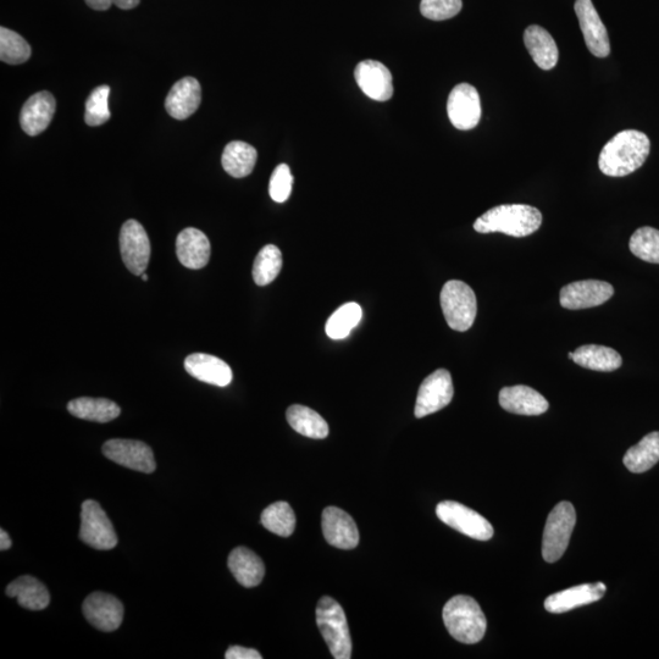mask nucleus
<instances>
[{
  "label": "nucleus",
  "instance_id": "obj_1",
  "mask_svg": "<svg viewBox=\"0 0 659 659\" xmlns=\"http://www.w3.org/2000/svg\"><path fill=\"white\" fill-rule=\"evenodd\" d=\"M650 149L651 142L644 132L625 130L619 132L603 147L598 158V166L607 176H627L645 164Z\"/></svg>",
  "mask_w": 659,
  "mask_h": 659
},
{
  "label": "nucleus",
  "instance_id": "obj_2",
  "mask_svg": "<svg viewBox=\"0 0 659 659\" xmlns=\"http://www.w3.org/2000/svg\"><path fill=\"white\" fill-rule=\"evenodd\" d=\"M542 214L539 209L526 204H505L487 210L474 223V229L479 234H494L501 232L512 237L533 235L540 229Z\"/></svg>",
  "mask_w": 659,
  "mask_h": 659
},
{
  "label": "nucleus",
  "instance_id": "obj_3",
  "mask_svg": "<svg viewBox=\"0 0 659 659\" xmlns=\"http://www.w3.org/2000/svg\"><path fill=\"white\" fill-rule=\"evenodd\" d=\"M442 617L448 633L462 644L474 645L483 640L487 620L473 597L454 596L443 607Z\"/></svg>",
  "mask_w": 659,
  "mask_h": 659
},
{
  "label": "nucleus",
  "instance_id": "obj_4",
  "mask_svg": "<svg viewBox=\"0 0 659 659\" xmlns=\"http://www.w3.org/2000/svg\"><path fill=\"white\" fill-rule=\"evenodd\" d=\"M317 624L332 657L350 659L352 657L350 628L345 611L334 598L325 596L318 602Z\"/></svg>",
  "mask_w": 659,
  "mask_h": 659
},
{
  "label": "nucleus",
  "instance_id": "obj_5",
  "mask_svg": "<svg viewBox=\"0 0 659 659\" xmlns=\"http://www.w3.org/2000/svg\"><path fill=\"white\" fill-rule=\"evenodd\" d=\"M440 299L443 315L452 330L464 332L472 328L478 313V302L472 287L463 281H448L443 286Z\"/></svg>",
  "mask_w": 659,
  "mask_h": 659
},
{
  "label": "nucleus",
  "instance_id": "obj_6",
  "mask_svg": "<svg viewBox=\"0 0 659 659\" xmlns=\"http://www.w3.org/2000/svg\"><path fill=\"white\" fill-rule=\"evenodd\" d=\"M577 524V513L570 502H561L548 515L544 540H542V557L548 563L559 561L566 553L570 537Z\"/></svg>",
  "mask_w": 659,
  "mask_h": 659
},
{
  "label": "nucleus",
  "instance_id": "obj_7",
  "mask_svg": "<svg viewBox=\"0 0 659 659\" xmlns=\"http://www.w3.org/2000/svg\"><path fill=\"white\" fill-rule=\"evenodd\" d=\"M436 514L442 523L470 539L487 541L494 536V528L489 520L461 503L443 501L436 507Z\"/></svg>",
  "mask_w": 659,
  "mask_h": 659
},
{
  "label": "nucleus",
  "instance_id": "obj_8",
  "mask_svg": "<svg viewBox=\"0 0 659 659\" xmlns=\"http://www.w3.org/2000/svg\"><path fill=\"white\" fill-rule=\"evenodd\" d=\"M80 539L96 550H113L118 545L114 526L96 501L82 503Z\"/></svg>",
  "mask_w": 659,
  "mask_h": 659
},
{
  "label": "nucleus",
  "instance_id": "obj_9",
  "mask_svg": "<svg viewBox=\"0 0 659 659\" xmlns=\"http://www.w3.org/2000/svg\"><path fill=\"white\" fill-rule=\"evenodd\" d=\"M120 252L126 268L132 274L142 276L151 259V242L137 220H127L120 231Z\"/></svg>",
  "mask_w": 659,
  "mask_h": 659
},
{
  "label": "nucleus",
  "instance_id": "obj_10",
  "mask_svg": "<svg viewBox=\"0 0 659 659\" xmlns=\"http://www.w3.org/2000/svg\"><path fill=\"white\" fill-rule=\"evenodd\" d=\"M453 395L454 387L450 371L446 369L434 371L420 386L415 403V417L422 419L441 411L451 403Z\"/></svg>",
  "mask_w": 659,
  "mask_h": 659
},
{
  "label": "nucleus",
  "instance_id": "obj_11",
  "mask_svg": "<svg viewBox=\"0 0 659 659\" xmlns=\"http://www.w3.org/2000/svg\"><path fill=\"white\" fill-rule=\"evenodd\" d=\"M447 113L451 123L461 131L473 130L481 118L480 96L469 83H461L453 88L448 97Z\"/></svg>",
  "mask_w": 659,
  "mask_h": 659
},
{
  "label": "nucleus",
  "instance_id": "obj_12",
  "mask_svg": "<svg viewBox=\"0 0 659 659\" xmlns=\"http://www.w3.org/2000/svg\"><path fill=\"white\" fill-rule=\"evenodd\" d=\"M103 454L110 461L136 470V472L151 474L154 472L155 467H157L152 448L141 441L109 440L104 443Z\"/></svg>",
  "mask_w": 659,
  "mask_h": 659
},
{
  "label": "nucleus",
  "instance_id": "obj_13",
  "mask_svg": "<svg viewBox=\"0 0 659 659\" xmlns=\"http://www.w3.org/2000/svg\"><path fill=\"white\" fill-rule=\"evenodd\" d=\"M613 295V286L608 282L585 280L564 286L559 295V301L563 308L579 310L601 306Z\"/></svg>",
  "mask_w": 659,
  "mask_h": 659
},
{
  "label": "nucleus",
  "instance_id": "obj_14",
  "mask_svg": "<svg viewBox=\"0 0 659 659\" xmlns=\"http://www.w3.org/2000/svg\"><path fill=\"white\" fill-rule=\"evenodd\" d=\"M83 616L94 628L112 633L119 629L124 619V606L118 598L104 592H94L82 606Z\"/></svg>",
  "mask_w": 659,
  "mask_h": 659
},
{
  "label": "nucleus",
  "instance_id": "obj_15",
  "mask_svg": "<svg viewBox=\"0 0 659 659\" xmlns=\"http://www.w3.org/2000/svg\"><path fill=\"white\" fill-rule=\"evenodd\" d=\"M581 32L591 54L597 58H606L611 53L608 32L591 0H577L574 5Z\"/></svg>",
  "mask_w": 659,
  "mask_h": 659
},
{
  "label": "nucleus",
  "instance_id": "obj_16",
  "mask_svg": "<svg viewBox=\"0 0 659 659\" xmlns=\"http://www.w3.org/2000/svg\"><path fill=\"white\" fill-rule=\"evenodd\" d=\"M325 540L341 550H353L359 544V531L350 514L337 507L324 509L321 519Z\"/></svg>",
  "mask_w": 659,
  "mask_h": 659
},
{
  "label": "nucleus",
  "instance_id": "obj_17",
  "mask_svg": "<svg viewBox=\"0 0 659 659\" xmlns=\"http://www.w3.org/2000/svg\"><path fill=\"white\" fill-rule=\"evenodd\" d=\"M354 77L365 96L376 102H387L393 96L390 70L376 60H364L357 65Z\"/></svg>",
  "mask_w": 659,
  "mask_h": 659
},
{
  "label": "nucleus",
  "instance_id": "obj_18",
  "mask_svg": "<svg viewBox=\"0 0 659 659\" xmlns=\"http://www.w3.org/2000/svg\"><path fill=\"white\" fill-rule=\"evenodd\" d=\"M201 102V83L195 77H185L171 88L165 99V109L171 118L186 120L197 112Z\"/></svg>",
  "mask_w": 659,
  "mask_h": 659
},
{
  "label": "nucleus",
  "instance_id": "obj_19",
  "mask_svg": "<svg viewBox=\"0 0 659 659\" xmlns=\"http://www.w3.org/2000/svg\"><path fill=\"white\" fill-rule=\"evenodd\" d=\"M57 103L51 92L42 91L33 94L22 107L20 124L29 136H37L47 130L54 118Z\"/></svg>",
  "mask_w": 659,
  "mask_h": 659
},
{
  "label": "nucleus",
  "instance_id": "obj_20",
  "mask_svg": "<svg viewBox=\"0 0 659 659\" xmlns=\"http://www.w3.org/2000/svg\"><path fill=\"white\" fill-rule=\"evenodd\" d=\"M607 587L602 583L584 584L570 587L547 598L545 608L553 614L567 613L575 608L600 601L606 594Z\"/></svg>",
  "mask_w": 659,
  "mask_h": 659
},
{
  "label": "nucleus",
  "instance_id": "obj_21",
  "mask_svg": "<svg viewBox=\"0 0 659 659\" xmlns=\"http://www.w3.org/2000/svg\"><path fill=\"white\" fill-rule=\"evenodd\" d=\"M212 253L208 237L195 227L181 231L176 240V254L184 267L198 270L206 267Z\"/></svg>",
  "mask_w": 659,
  "mask_h": 659
},
{
  "label": "nucleus",
  "instance_id": "obj_22",
  "mask_svg": "<svg viewBox=\"0 0 659 659\" xmlns=\"http://www.w3.org/2000/svg\"><path fill=\"white\" fill-rule=\"evenodd\" d=\"M185 369L193 378L210 385L226 387L232 381L229 364L210 354H191L185 359Z\"/></svg>",
  "mask_w": 659,
  "mask_h": 659
},
{
  "label": "nucleus",
  "instance_id": "obj_23",
  "mask_svg": "<svg viewBox=\"0 0 659 659\" xmlns=\"http://www.w3.org/2000/svg\"><path fill=\"white\" fill-rule=\"evenodd\" d=\"M500 404L505 411L519 415H541L546 413L550 407L541 393L524 385L502 389Z\"/></svg>",
  "mask_w": 659,
  "mask_h": 659
},
{
  "label": "nucleus",
  "instance_id": "obj_24",
  "mask_svg": "<svg viewBox=\"0 0 659 659\" xmlns=\"http://www.w3.org/2000/svg\"><path fill=\"white\" fill-rule=\"evenodd\" d=\"M524 43L535 64L542 70H552L558 63V47L544 27L529 26L524 33Z\"/></svg>",
  "mask_w": 659,
  "mask_h": 659
},
{
  "label": "nucleus",
  "instance_id": "obj_25",
  "mask_svg": "<svg viewBox=\"0 0 659 659\" xmlns=\"http://www.w3.org/2000/svg\"><path fill=\"white\" fill-rule=\"evenodd\" d=\"M229 569L238 583L245 587L258 586L265 575L262 559L247 547H237L230 553Z\"/></svg>",
  "mask_w": 659,
  "mask_h": 659
},
{
  "label": "nucleus",
  "instance_id": "obj_26",
  "mask_svg": "<svg viewBox=\"0 0 659 659\" xmlns=\"http://www.w3.org/2000/svg\"><path fill=\"white\" fill-rule=\"evenodd\" d=\"M5 592L9 597H15L22 608L30 611H41L51 602L47 587L30 575H24L10 583Z\"/></svg>",
  "mask_w": 659,
  "mask_h": 659
},
{
  "label": "nucleus",
  "instance_id": "obj_27",
  "mask_svg": "<svg viewBox=\"0 0 659 659\" xmlns=\"http://www.w3.org/2000/svg\"><path fill=\"white\" fill-rule=\"evenodd\" d=\"M68 411L74 417L88 422L109 423L119 417L121 409L107 398L81 397L70 401Z\"/></svg>",
  "mask_w": 659,
  "mask_h": 659
},
{
  "label": "nucleus",
  "instance_id": "obj_28",
  "mask_svg": "<svg viewBox=\"0 0 659 659\" xmlns=\"http://www.w3.org/2000/svg\"><path fill=\"white\" fill-rule=\"evenodd\" d=\"M257 159L256 148L246 142L234 141L225 147L221 163L227 174L235 179H242L252 174Z\"/></svg>",
  "mask_w": 659,
  "mask_h": 659
},
{
  "label": "nucleus",
  "instance_id": "obj_29",
  "mask_svg": "<svg viewBox=\"0 0 659 659\" xmlns=\"http://www.w3.org/2000/svg\"><path fill=\"white\" fill-rule=\"evenodd\" d=\"M286 417L293 430L309 439L323 440L329 436L328 423L313 409L295 404L287 409Z\"/></svg>",
  "mask_w": 659,
  "mask_h": 659
},
{
  "label": "nucleus",
  "instance_id": "obj_30",
  "mask_svg": "<svg viewBox=\"0 0 659 659\" xmlns=\"http://www.w3.org/2000/svg\"><path fill=\"white\" fill-rule=\"evenodd\" d=\"M573 361L585 369L595 371H614L622 367V356L613 348L586 345L577 348L574 352Z\"/></svg>",
  "mask_w": 659,
  "mask_h": 659
},
{
  "label": "nucleus",
  "instance_id": "obj_31",
  "mask_svg": "<svg viewBox=\"0 0 659 659\" xmlns=\"http://www.w3.org/2000/svg\"><path fill=\"white\" fill-rule=\"evenodd\" d=\"M631 473L647 472L659 462V431L646 435L638 445L631 447L623 459Z\"/></svg>",
  "mask_w": 659,
  "mask_h": 659
},
{
  "label": "nucleus",
  "instance_id": "obj_32",
  "mask_svg": "<svg viewBox=\"0 0 659 659\" xmlns=\"http://www.w3.org/2000/svg\"><path fill=\"white\" fill-rule=\"evenodd\" d=\"M363 312L358 303L343 304L326 323V335L332 340H343L361 323Z\"/></svg>",
  "mask_w": 659,
  "mask_h": 659
},
{
  "label": "nucleus",
  "instance_id": "obj_33",
  "mask_svg": "<svg viewBox=\"0 0 659 659\" xmlns=\"http://www.w3.org/2000/svg\"><path fill=\"white\" fill-rule=\"evenodd\" d=\"M265 529L281 537H289L296 529V514L287 502H276L264 509L260 519Z\"/></svg>",
  "mask_w": 659,
  "mask_h": 659
},
{
  "label": "nucleus",
  "instance_id": "obj_34",
  "mask_svg": "<svg viewBox=\"0 0 659 659\" xmlns=\"http://www.w3.org/2000/svg\"><path fill=\"white\" fill-rule=\"evenodd\" d=\"M282 269V253L274 245L260 249L253 265V279L258 286H267L278 278Z\"/></svg>",
  "mask_w": 659,
  "mask_h": 659
},
{
  "label": "nucleus",
  "instance_id": "obj_35",
  "mask_svg": "<svg viewBox=\"0 0 659 659\" xmlns=\"http://www.w3.org/2000/svg\"><path fill=\"white\" fill-rule=\"evenodd\" d=\"M30 44L19 33L0 29V60L5 64L20 65L31 58Z\"/></svg>",
  "mask_w": 659,
  "mask_h": 659
},
{
  "label": "nucleus",
  "instance_id": "obj_36",
  "mask_svg": "<svg viewBox=\"0 0 659 659\" xmlns=\"http://www.w3.org/2000/svg\"><path fill=\"white\" fill-rule=\"evenodd\" d=\"M629 248L635 257L644 262L659 264V230L641 227L631 236Z\"/></svg>",
  "mask_w": 659,
  "mask_h": 659
},
{
  "label": "nucleus",
  "instance_id": "obj_37",
  "mask_svg": "<svg viewBox=\"0 0 659 659\" xmlns=\"http://www.w3.org/2000/svg\"><path fill=\"white\" fill-rule=\"evenodd\" d=\"M110 87L99 86L93 90L86 102L85 121L88 126H101L110 119L109 110Z\"/></svg>",
  "mask_w": 659,
  "mask_h": 659
},
{
  "label": "nucleus",
  "instance_id": "obj_38",
  "mask_svg": "<svg viewBox=\"0 0 659 659\" xmlns=\"http://www.w3.org/2000/svg\"><path fill=\"white\" fill-rule=\"evenodd\" d=\"M462 0H422L420 11L424 18L443 21L454 18L461 13Z\"/></svg>",
  "mask_w": 659,
  "mask_h": 659
},
{
  "label": "nucleus",
  "instance_id": "obj_39",
  "mask_svg": "<svg viewBox=\"0 0 659 659\" xmlns=\"http://www.w3.org/2000/svg\"><path fill=\"white\" fill-rule=\"evenodd\" d=\"M293 185V176L289 165L281 164L271 175L269 193L276 203H284L290 198Z\"/></svg>",
  "mask_w": 659,
  "mask_h": 659
},
{
  "label": "nucleus",
  "instance_id": "obj_40",
  "mask_svg": "<svg viewBox=\"0 0 659 659\" xmlns=\"http://www.w3.org/2000/svg\"><path fill=\"white\" fill-rule=\"evenodd\" d=\"M141 0H86V4L93 10L105 11L112 5H116L119 9L131 10L135 9Z\"/></svg>",
  "mask_w": 659,
  "mask_h": 659
},
{
  "label": "nucleus",
  "instance_id": "obj_41",
  "mask_svg": "<svg viewBox=\"0 0 659 659\" xmlns=\"http://www.w3.org/2000/svg\"><path fill=\"white\" fill-rule=\"evenodd\" d=\"M226 659H262L263 656L260 653L253 649H246L242 646H231L229 650L226 651Z\"/></svg>",
  "mask_w": 659,
  "mask_h": 659
},
{
  "label": "nucleus",
  "instance_id": "obj_42",
  "mask_svg": "<svg viewBox=\"0 0 659 659\" xmlns=\"http://www.w3.org/2000/svg\"><path fill=\"white\" fill-rule=\"evenodd\" d=\"M11 547L10 536L4 529L0 530V550L7 551Z\"/></svg>",
  "mask_w": 659,
  "mask_h": 659
},
{
  "label": "nucleus",
  "instance_id": "obj_43",
  "mask_svg": "<svg viewBox=\"0 0 659 659\" xmlns=\"http://www.w3.org/2000/svg\"><path fill=\"white\" fill-rule=\"evenodd\" d=\"M568 357H569V359H572V361H573V358H574V352H569V353H568Z\"/></svg>",
  "mask_w": 659,
  "mask_h": 659
},
{
  "label": "nucleus",
  "instance_id": "obj_44",
  "mask_svg": "<svg viewBox=\"0 0 659 659\" xmlns=\"http://www.w3.org/2000/svg\"><path fill=\"white\" fill-rule=\"evenodd\" d=\"M142 279H143V281H147L148 280V275L147 274H142Z\"/></svg>",
  "mask_w": 659,
  "mask_h": 659
}]
</instances>
